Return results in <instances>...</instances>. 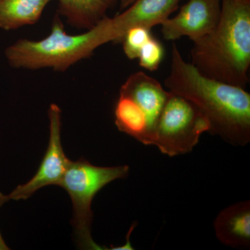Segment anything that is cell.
Segmentation results:
<instances>
[{
	"mask_svg": "<svg viewBox=\"0 0 250 250\" xmlns=\"http://www.w3.org/2000/svg\"><path fill=\"white\" fill-rule=\"evenodd\" d=\"M170 92L156 125L153 146L174 157L192 152L210 123L190 100Z\"/></svg>",
	"mask_w": 250,
	"mask_h": 250,
	"instance_id": "obj_5",
	"label": "cell"
},
{
	"mask_svg": "<svg viewBox=\"0 0 250 250\" xmlns=\"http://www.w3.org/2000/svg\"><path fill=\"white\" fill-rule=\"evenodd\" d=\"M216 238L225 246L248 249L250 246V202H237L226 207L213 223Z\"/></svg>",
	"mask_w": 250,
	"mask_h": 250,
	"instance_id": "obj_10",
	"label": "cell"
},
{
	"mask_svg": "<svg viewBox=\"0 0 250 250\" xmlns=\"http://www.w3.org/2000/svg\"><path fill=\"white\" fill-rule=\"evenodd\" d=\"M136 226H137V225H136V223L133 224V225H131V229L129 230V232H128L127 236H126L127 242H126V244H125L124 246L118 247V248H111V250H133L132 247L131 246V243H130V241H129V238L130 235L132 233L133 230H134V229L136 228Z\"/></svg>",
	"mask_w": 250,
	"mask_h": 250,
	"instance_id": "obj_17",
	"label": "cell"
},
{
	"mask_svg": "<svg viewBox=\"0 0 250 250\" xmlns=\"http://www.w3.org/2000/svg\"><path fill=\"white\" fill-rule=\"evenodd\" d=\"M9 200H10L9 195H4V194L0 192V207L4 205L5 202H8ZM9 250V248L6 246L2 236H1V233H0V250Z\"/></svg>",
	"mask_w": 250,
	"mask_h": 250,
	"instance_id": "obj_16",
	"label": "cell"
},
{
	"mask_svg": "<svg viewBox=\"0 0 250 250\" xmlns=\"http://www.w3.org/2000/svg\"><path fill=\"white\" fill-rule=\"evenodd\" d=\"M49 139L48 147L35 175L27 182L20 185L9 194V200H27L42 188L49 185L60 187L62 177L71 161L67 159L61 141L62 110L58 105L52 104L48 111Z\"/></svg>",
	"mask_w": 250,
	"mask_h": 250,
	"instance_id": "obj_6",
	"label": "cell"
},
{
	"mask_svg": "<svg viewBox=\"0 0 250 250\" xmlns=\"http://www.w3.org/2000/svg\"><path fill=\"white\" fill-rule=\"evenodd\" d=\"M120 94L131 98L146 114L153 146L156 125L170 92L166 91L155 79L139 71L130 75L125 81L120 89Z\"/></svg>",
	"mask_w": 250,
	"mask_h": 250,
	"instance_id": "obj_9",
	"label": "cell"
},
{
	"mask_svg": "<svg viewBox=\"0 0 250 250\" xmlns=\"http://www.w3.org/2000/svg\"><path fill=\"white\" fill-rule=\"evenodd\" d=\"M109 42H113V37L107 16L89 30L71 35L65 31L57 14L47 37L39 41L19 39L6 49L5 56L14 68H51L64 72L77 62L91 57L95 49Z\"/></svg>",
	"mask_w": 250,
	"mask_h": 250,
	"instance_id": "obj_3",
	"label": "cell"
},
{
	"mask_svg": "<svg viewBox=\"0 0 250 250\" xmlns=\"http://www.w3.org/2000/svg\"><path fill=\"white\" fill-rule=\"evenodd\" d=\"M129 172L128 166L100 167L83 158L70 162L60 187L66 190L72 200L73 218L71 223L75 241L81 249L103 250L91 236L92 202L105 186L116 179L126 178Z\"/></svg>",
	"mask_w": 250,
	"mask_h": 250,
	"instance_id": "obj_4",
	"label": "cell"
},
{
	"mask_svg": "<svg viewBox=\"0 0 250 250\" xmlns=\"http://www.w3.org/2000/svg\"><path fill=\"white\" fill-rule=\"evenodd\" d=\"M191 62L204 76L246 88L250 65V0H222L220 21L193 42Z\"/></svg>",
	"mask_w": 250,
	"mask_h": 250,
	"instance_id": "obj_2",
	"label": "cell"
},
{
	"mask_svg": "<svg viewBox=\"0 0 250 250\" xmlns=\"http://www.w3.org/2000/svg\"><path fill=\"white\" fill-rule=\"evenodd\" d=\"M53 0H0V29L16 30L40 21L46 6Z\"/></svg>",
	"mask_w": 250,
	"mask_h": 250,
	"instance_id": "obj_12",
	"label": "cell"
},
{
	"mask_svg": "<svg viewBox=\"0 0 250 250\" xmlns=\"http://www.w3.org/2000/svg\"><path fill=\"white\" fill-rule=\"evenodd\" d=\"M135 0H120V8H121V11L127 8Z\"/></svg>",
	"mask_w": 250,
	"mask_h": 250,
	"instance_id": "obj_18",
	"label": "cell"
},
{
	"mask_svg": "<svg viewBox=\"0 0 250 250\" xmlns=\"http://www.w3.org/2000/svg\"><path fill=\"white\" fill-rule=\"evenodd\" d=\"M181 0H135L123 12L110 18L114 42H122L131 28L151 29L161 24L178 9Z\"/></svg>",
	"mask_w": 250,
	"mask_h": 250,
	"instance_id": "obj_8",
	"label": "cell"
},
{
	"mask_svg": "<svg viewBox=\"0 0 250 250\" xmlns=\"http://www.w3.org/2000/svg\"><path fill=\"white\" fill-rule=\"evenodd\" d=\"M222 0H189L174 17L161 24L163 36L175 41L187 36L195 42L216 27L221 15Z\"/></svg>",
	"mask_w": 250,
	"mask_h": 250,
	"instance_id": "obj_7",
	"label": "cell"
},
{
	"mask_svg": "<svg viewBox=\"0 0 250 250\" xmlns=\"http://www.w3.org/2000/svg\"><path fill=\"white\" fill-rule=\"evenodd\" d=\"M57 14L69 25L89 30L97 25L120 0H57Z\"/></svg>",
	"mask_w": 250,
	"mask_h": 250,
	"instance_id": "obj_11",
	"label": "cell"
},
{
	"mask_svg": "<svg viewBox=\"0 0 250 250\" xmlns=\"http://www.w3.org/2000/svg\"><path fill=\"white\" fill-rule=\"evenodd\" d=\"M150 30L149 28L136 27L126 31L121 42L125 55L130 60L138 59L140 51L152 36Z\"/></svg>",
	"mask_w": 250,
	"mask_h": 250,
	"instance_id": "obj_14",
	"label": "cell"
},
{
	"mask_svg": "<svg viewBox=\"0 0 250 250\" xmlns=\"http://www.w3.org/2000/svg\"><path fill=\"white\" fill-rule=\"evenodd\" d=\"M164 54L165 50L162 43L152 36L140 51L138 57L139 65L149 71H154L159 68Z\"/></svg>",
	"mask_w": 250,
	"mask_h": 250,
	"instance_id": "obj_15",
	"label": "cell"
},
{
	"mask_svg": "<svg viewBox=\"0 0 250 250\" xmlns=\"http://www.w3.org/2000/svg\"><path fill=\"white\" fill-rule=\"evenodd\" d=\"M115 123L118 130L146 146L152 139L146 114L129 97L120 94L114 108Z\"/></svg>",
	"mask_w": 250,
	"mask_h": 250,
	"instance_id": "obj_13",
	"label": "cell"
},
{
	"mask_svg": "<svg viewBox=\"0 0 250 250\" xmlns=\"http://www.w3.org/2000/svg\"><path fill=\"white\" fill-rule=\"evenodd\" d=\"M164 83L169 91L196 105L209 122L210 134L234 146L250 142V93L204 76L184 60L174 43L170 73Z\"/></svg>",
	"mask_w": 250,
	"mask_h": 250,
	"instance_id": "obj_1",
	"label": "cell"
}]
</instances>
